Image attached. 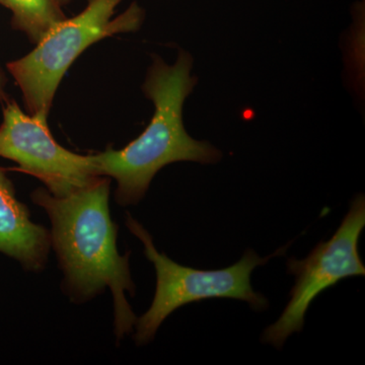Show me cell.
<instances>
[{"label":"cell","instance_id":"obj_6","mask_svg":"<svg viewBox=\"0 0 365 365\" xmlns=\"http://www.w3.org/2000/svg\"><path fill=\"white\" fill-rule=\"evenodd\" d=\"M0 125V157L18 163L21 172L44 182L56 197L69 195L90 184L96 176L91 155L60 145L47 119L26 114L14 101L4 103Z\"/></svg>","mask_w":365,"mask_h":365},{"label":"cell","instance_id":"obj_2","mask_svg":"<svg viewBox=\"0 0 365 365\" xmlns=\"http://www.w3.org/2000/svg\"><path fill=\"white\" fill-rule=\"evenodd\" d=\"M193 62L185 50H180L173 66L153 55L143 86L144 95L155 105L150 123L122 150L108 148L91 155L96 176L116 180L115 200L120 206L140 202L155 175L170 163L215 165L222 160V151L208 141L196 140L185 129L182 109L198 81L192 74Z\"/></svg>","mask_w":365,"mask_h":365},{"label":"cell","instance_id":"obj_3","mask_svg":"<svg viewBox=\"0 0 365 365\" xmlns=\"http://www.w3.org/2000/svg\"><path fill=\"white\" fill-rule=\"evenodd\" d=\"M124 0H88L85 9L54 26L35 49L6 64L23 93L28 114L47 119L57 88L71 64L90 46L143 26L145 11L137 2L114 18Z\"/></svg>","mask_w":365,"mask_h":365},{"label":"cell","instance_id":"obj_1","mask_svg":"<svg viewBox=\"0 0 365 365\" xmlns=\"http://www.w3.org/2000/svg\"><path fill=\"white\" fill-rule=\"evenodd\" d=\"M111 178L97 177L69 195L56 197L46 188L34 190V204L51 222L50 244L63 272L62 289L71 302L83 304L110 288L114 300L117 340L135 327L137 317L126 299L134 297L129 257L117 248L118 227L110 215Z\"/></svg>","mask_w":365,"mask_h":365},{"label":"cell","instance_id":"obj_9","mask_svg":"<svg viewBox=\"0 0 365 365\" xmlns=\"http://www.w3.org/2000/svg\"><path fill=\"white\" fill-rule=\"evenodd\" d=\"M7 76L6 72L0 66V102L6 103L9 101V96L6 93Z\"/></svg>","mask_w":365,"mask_h":365},{"label":"cell","instance_id":"obj_5","mask_svg":"<svg viewBox=\"0 0 365 365\" xmlns=\"http://www.w3.org/2000/svg\"><path fill=\"white\" fill-rule=\"evenodd\" d=\"M365 227V199L359 194L329 241L319 242L302 260L290 257L287 272L295 277L290 299L280 318L267 327L261 341L281 349L292 334L304 329L307 309L319 294L341 280L364 276L359 242Z\"/></svg>","mask_w":365,"mask_h":365},{"label":"cell","instance_id":"obj_7","mask_svg":"<svg viewBox=\"0 0 365 365\" xmlns=\"http://www.w3.org/2000/svg\"><path fill=\"white\" fill-rule=\"evenodd\" d=\"M51 244L50 232L31 220L28 206L16 195L13 182L0 168V253L14 259L30 272H42Z\"/></svg>","mask_w":365,"mask_h":365},{"label":"cell","instance_id":"obj_4","mask_svg":"<svg viewBox=\"0 0 365 365\" xmlns=\"http://www.w3.org/2000/svg\"><path fill=\"white\" fill-rule=\"evenodd\" d=\"M126 225L143 242L144 254L153 264L157 273V287L151 306L143 316L137 318L134 340L138 346L151 342L165 319L179 307L191 302L232 299L248 302L255 311L267 309V299L255 292L252 287V273L254 269L265 265L274 257L284 255L292 244L278 249L265 258H261L254 250L249 249L241 260L230 267L200 270L180 265L167 255L160 253L150 232L130 213H127Z\"/></svg>","mask_w":365,"mask_h":365},{"label":"cell","instance_id":"obj_8","mask_svg":"<svg viewBox=\"0 0 365 365\" xmlns=\"http://www.w3.org/2000/svg\"><path fill=\"white\" fill-rule=\"evenodd\" d=\"M71 0H0L11 13V26L38 44L54 26L66 20L64 7Z\"/></svg>","mask_w":365,"mask_h":365}]
</instances>
